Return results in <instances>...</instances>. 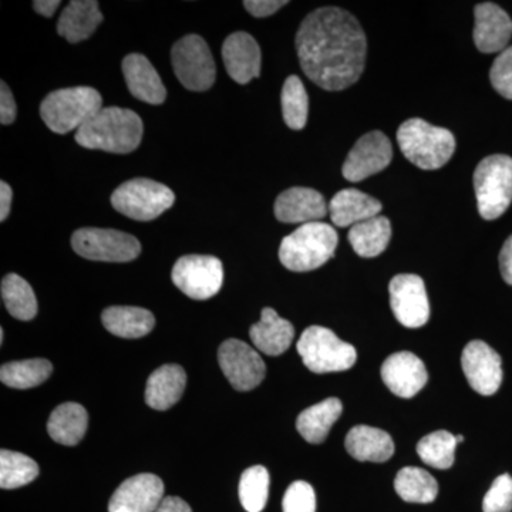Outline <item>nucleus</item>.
Here are the masks:
<instances>
[{
    "mask_svg": "<svg viewBox=\"0 0 512 512\" xmlns=\"http://www.w3.org/2000/svg\"><path fill=\"white\" fill-rule=\"evenodd\" d=\"M174 285L188 298L207 301L224 285V266L211 255H185L175 262Z\"/></svg>",
    "mask_w": 512,
    "mask_h": 512,
    "instance_id": "9b49d317",
    "label": "nucleus"
},
{
    "mask_svg": "<svg viewBox=\"0 0 512 512\" xmlns=\"http://www.w3.org/2000/svg\"><path fill=\"white\" fill-rule=\"evenodd\" d=\"M501 356L483 340L468 343L461 355V367L470 384L481 396H493L503 383Z\"/></svg>",
    "mask_w": 512,
    "mask_h": 512,
    "instance_id": "2eb2a0df",
    "label": "nucleus"
},
{
    "mask_svg": "<svg viewBox=\"0 0 512 512\" xmlns=\"http://www.w3.org/2000/svg\"><path fill=\"white\" fill-rule=\"evenodd\" d=\"M103 109L101 94L92 87L80 86L47 94L40 104V117L56 134L79 131Z\"/></svg>",
    "mask_w": 512,
    "mask_h": 512,
    "instance_id": "39448f33",
    "label": "nucleus"
},
{
    "mask_svg": "<svg viewBox=\"0 0 512 512\" xmlns=\"http://www.w3.org/2000/svg\"><path fill=\"white\" fill-rule=\"evenodd\" d=\"M39 466L33 458L16 451H0V487L15 490L35 481Z\"/></svg>",
    "mask_w": 512,
    "mask_h": 512,
    "instance_id": "72a5a7b5",
    "label": "nucleus"
},
{
    "mask_svg": "<svg viewBox=\"0 0 512 512\" xmlns=\"http://www.w3.org/2000/svg\"><path fill=\"white\" fill-rule=\"evenodd\" d=\"M175 202L174 192L167 185L134 178L121 184L111 194V205L120 214L134 221H153L170 210Z\"/></svg>",
    "mask_w": 512,
    "mask_h": 512,
    "instance_id": "6e6552de",
    "label": "nucleus"
},
{
    "mask_svg": "<svg viewBox=\"0 0 512 512\" xmlns=\"http://www.w3.org/2000/svg\"><path fill=\"white\" fill-rule=\"evenodd\" d=\"M397 143L403 156L421 170H439L456 151V138L450 130L423 119L404 121L397 130Z\"/></svg>",
    "mask_w": 512,
    "mask_h": 512,
    "instance_id": "20e7f679",
    "label": "nucleus"
},
{
    "mask_svg": "<svg viewBox=\"0 0 512 512\" xmlns=\"http://www.w3.org/2000/svg\"><path fill=\"white\" fill-rule=\"evenodd\" d=\"M53 366L46 359L18 360L0 367V380L12 389H32L45 383L52 375Z\"/></svg>",
    "mask_w": 512,
    "mask_h": 512,
    "instance_id": "2f4dec72",
    "label": "nucleus"
},
{
    "mask_svg": "<svg viewBox=\"0 0 512 512\" xmlns=\"http://www.w3.org/2000/svg\"><path fill=\"white\" fill-rule=\"evenodd\" d=\"M3 339H5V333H3V329L0 330V342L3 343Z\"/></svg>",
    "mask_w": 512,
    "mask_h": 512,
    "instance_id": "09e8293b",
    "label": "nucleus"
},
{
    "mask_svg": "<svg viewBox=\"0 0 512 512\" xmlns=\"http://www.w3.org/2000/svg\"><path fill=\"white\" fill-rule=\"evenodd\" d=\"M123 74L126 79L128 92L133 94L136 99L144 103L163 104L167 99V90L157 70L146 56L128 55L123 60Z\"/></svg>",
    "mask_w": 512,
    "mask_h": 512,
    "instance_id": "412c9836",
    "label": "nucleus"
},
{
    "mask_svg": "<svg viewBox=\"0 0 512 512\" xmlns=\"http://www.w3.org/2000/svg\"><path fill=\"white\" fill-rule=\"evenodd\" d=\"M101 322L111 335L123 339H138L156 326L153 313L136 306H111L101 313Z\"/></svg>",
    "mask_w": 512,
    "mask_h": 512,
    "instance_id": "bb28decb",
    "label": "nucleus"
},
{
    "mask_svg": "<svg viewBox=\"0 0 512 512\" xmlns=\"http://www.w3.org/2000/svg\"><path fill=\"white\" fill-rule=\"evenodd\" d=\"M13 192L8 183H0V221H5L9 217L10 207H12Z\"/></svg>",
    "mask_w": 512,
    "mask_h": 512,
    "instance_id": "c03bdc74",
    "label": "nucleus"
},
{
    "mask_svg": "<svg viewBox=\"0 0 512 512\" xmlns=\"http://www.w3.org/2000/svg\"><path fill=\"white\" fill-rule=\"evenodd\" d=\"M456 447V436L450 431L439 430L419 441L417 454L427 466L447 470L453 467Z\"/></svg>",
    "mask_w": 512,
    "mask_h": 512,
    "instance_id": "f704fd0d",
    "label": "nucleus"
},
{
    "mask_svg": "<svg viewBox=\"0 0 512 512\" xmlns=\"http://www.w3.org/2000/svg\"><path fill=\"white\" fill-rule=\"evenodd\" d=\"M380 375L387 389L403 399H412L429 380L423 360L412 352H399L387 357Z\"/></svg>",
    "mask_w": 512,
    "mask_h": 512,
    "instance_id": "f3484780",
    "label": "nucleus"
},
{
    "mask_svg": "<svg viewBox=\"0 0 512 512\" xmlns=\"http://www.w3.org/2000/svg\"><path fill=\"white\" fill-rule=\"evenodd\" d=\"M295 45L303 73L328 92L348 89L365 70V32L352 13L335 6L309 13L299 26Z\"/></svg>",
    "mask_w": 512,
    "mask_h": 512,
    "instance_id": "f257e3e1",
    "label": "nucleus"
},
{
    "mask_svg": "<svg viewBox=\"0 0 512 512\" xmlns=\"http://www.w3.org/2000/svg\"><path fill=\"white\" fill-rule=\"evenodd\" d=\"M103 22L99 3L94 0H73L64 8L57 22V33L69 43L89 39Z\"/></svg>",
    "mask_w": 512,
    "mask_h": 512,
    "instance_id": "b1692460",
    "label": "nucleus"
},
{
    "mask_svg": "<svg viewBox=\"0 0 512 512\" xmlns=\"http://www.w3.org/2000/svg\"><path fill=\"white\" fill-rule=\"evenodd\" d=\"M390 306L396 319L410 329L421 328L430 319V303L426 285L420 276H394L389 285Z\"/></svg>",
    "mask_w": 512,
    "mask_h": 512,
    "instance_id": "ddd939ff",
    "label": "nucleus"
},
{
    "mask_svg": "<svg viewBox=\"0 0 512 512\" xmlns=\"http://www.w3.org/2000/svg\"><path fill=\"white\" fill-rule=\"evenodd\" d=\"M394 490L406 503H433L439 494L436 478L419 467H404L397 473Z\"/></svg>",
    "mask_w": 512,
    "mask_h": 512,
    "instance_id": "7c9ffc66",
    "label": "nucleus"
},
{
    "mask_svg": "<svg viewBox=\"0 0 512 512\" xmlns=\"http://www.w3.org/2000/svg\"><path fill=\"white\" fill-rule=\"evenodd\" d=\"M382 210V202L356 188L339 191L329 202L330 220L340 228L355 227L377 217Z\"/></svg>",
    "mask_w": 512,
    "mask_h": 512,
    "instance_id": "4be33fe9",
    "label": "nucleus"
},
{
    "mask_svg": "<svg viewBox=\"0 0 512 512\" xmlns=\"http://www.w3.org/2000/svg\"><path fill=\"white\" fill-rule=\"evenodd\" d=\"M164 483L154 474L128 478L111 497L109 512H156L164 500Z\"/></svg>",
    "mask_w": 512,
    "mask_h": 512,
    "instance_id": "dca6fc26",
    "label": "nucleus"
},
{
    "mask_svg": "<svg viewBox=\"0 0 512 512\" xmlns=\"http://www.w3.org/2000/svg\"><path fill=\"white\" fill-rule=\"evenodd\" d=\"M349 242L353 251L362 258H376L386 251L392 238V224L389 218L377 215L350 228Z\"/></svg>",
    "mask_w": 512,
    "mask_h": 512,
    "instance_id": "c756f323",
    "label": "nucleus"
},
{
    "mask_svg": "<svg viewBox=\"0 0 512 512\" xmlns=\"http://www.w3.org/2000/svg\"><path fill=\"white\" fill-rule=\"evenodd\" d=\"M225 69L234 82L248 84L261 73V49L247 32H235L222 45Z\"/></svg>",
    "mask_w": 512,
    "mask_h": 512,
    "instance_id": "aec40b11",
    "label": "nucleus"
},
{
    "mask_svg": "<svg viewBox=\"0 0 512 512\" xmlns=\"http://www.w3.org/2000/svg\"><path fill=\"white\" fill-rule=\"evenodd\" d=\"M281 103L286 126L295 131L305 128L309 114V97L298 76H289L285 80Z\"/></svg>",
    "mask_w": 512,
    "mask_h": 512,
    "instance_id": "c9c22d12",
    "label": "nucleus"
},
{
    "mask_svg": "<svg viewBox=\"0 0 512 512\" xmlns=\"http://www.w3.org/2000/svg\"><path fill=\"white\" fill-rule=\"evenodd\" d=\"M156 512H192L190 505L180 497H165Z\"/></svg>",
    "mask_w": 512,
    "mask_h": 512,
    "instance_id": "a18cd8bd",
    "label": "nucleus"
},
{
    "mask_svg": "<svg viewBox=\"0 0 512 512\" xmlns=\"http://www.w3.org/2000/svg\"><path fill=\"white\" fill-rule=\"evenodd\" d=\"M456 440H457V444H461V443H464V436H456Z\"/></svg>",
    "mask_w": 512,
    "mask_h": 512,
    "instance_id": "de8ad7c7",
    "label": "nucleus"
},
{
    "mask_svg": "<svg viewBox=\"0 0 512 512\" xmlns=\"http://www.w3.org/2000/svg\"><path fill=\"white\" fill-rule=\"evenodd\" d=\"M478 212L487 221L500 218L512 202V158L494 154L474 171Z\"/></svg>",
    "mask_w": 512,
    "mask_h": 512,
    "instance_id": "423d86ee",
    "label": "nucleus"
},
{
    "mask_svg": "<svg viewBox=\"0 0 512 512\" xmlns=\"http://www.w3.org/2000/svg\"><path fill=\"white\" fill-rule=\"evenodd\" d=\"M490 80L495 92L500 93L504 99L512 100V46L507 47L494 60Z\"/></svg>",
    "mask_w": 512,
    "mask_h": 512,
    "instance_id": "ea45409f",
    "label": "nucleus"
},
{
    "mask_svg": "<svg viewBox=\"0 0 512 512\" xmlns=\"http://www.w3.org/2000/svg\"><path fill=\"white\" fill-rule=\"evenodd\" d=\"M2 299L13 318L26 322L37 315L35 292L22 276L9 274L3 278Z\"/></svg>",
    "mask_w": 512,
    "mask_h": 512,
    "instance_id": "473e14b6",
    "label": "nucleus"
},
{
    "mask_svg": "<svg viewBox=\"0 0 512 512\" xmlns=\"http://www.w3.org/2000/svg\"><path fill=\"white\" fill-rule=\"evenodd\" d=\"M72 248L76 254L99 262H130L141 252L140 241L117 229L83 228L74 232Z\"/></svg>",
    "mask_w": 512,
    "mask_h": 512,
    "instance_id": "9d476101",
    "label": "nucleus"
},
{
    "mask_svg": "<svg viewBox=\"0 0 512 512\" xmlns=\"http://www.w3.org/2000/svg\"><path fill=\"white\" fill-rule=\"evenodd\" d=\"M16 113H18V109H16L13 94L10 92L8 84L2 82V87H0V123L3 126L12 124L16 119Z\"/></svg>",
    "mask_w": 512,
    "mask_h": 512,
    "instance_id": "79ce46f5",
    "label": "nucleus"
},
{
    "mask_svg": "<svg viewBox=\"0 0 512 512\" xmlns=\"http://www.w3.org/2000/svg\"><path fill=\"white\" fill-rule=\"evenodd\" d=\"M171 62L175 76L191 92H205L215 83L214 57L200 36L188 35L178 40L171 50Z\"/></svg>",
    "mask_w": 512,
    "mask_h": 512,
    "instance_id": "1a4fd4ad",
    "label": "nucleus"
},
{
    "mask_svg": "<svg viewBox=\"0 0 512 512\" xmlns=\"http://www.w3.org/2000/svg\"><path fill=\"white\" fill-rule=\"evenodd\" d=\"M474 43L481 53H498L507 49L512 36V20L503 8L495 3H480L474 9Z\"/></svg>",
    "mask_w": 512,
    "mask_h": 512,
    "instance_id": "6ab92c4d",
    "label": "nucleus"
},
{
    "mask_svg": "<svg viewBox=\"0 0 512 512\" xmlns=\"http://www.w3.org/2000/svg\"><path fill=\"white\" fill-rule=\"evenodd\" d=\"M500 269L504 281L512 285V235L505 241L503 249L500 252Z\"/></svg>",
    "mask_w": 512,
    "mask_h": 512,
    "instance_id": "37998d69",
    "label": "nucleus"
},
{
    "mask_svg": "<svg viewBox=\"0 0 512 512\" xmlns=\"http://www.w3.org/2000/svg\"><path fill=\"white\" fill-rule=\"evenodd\" d=\"M218 362L222 373L238 392H249L265 379L264 360L242 340H225L218 350Z\"/></svg>",
    "mask_w": 512,
    "mask_h": 512,
    "instance_id": "f8f14e48",
    "label": "nucleus"
},
{
    "mask_svg": "<svg viewBox=\"0 0 512 512\" xmlns=\"http://www.w3.org/2000/svg\"><path fill=\"white\" fill-rule=\"evenodd\" d=\"M143 133V120L133 110L103 107L74 138L79 146L89 150L130 154L140 146Z\"/></svg>",
    "mask_w": 512,
    "mask_h": 512,
    "instance_id": "f03ea898",
    "label": "nucleus"
},
{
    "mask_svg": "<svg viewBox=\"0 0 512 512\" xmlns=\"http://www.w3.org/2000/svg\"><path fill=\"white\" fill-rule=\"evenodd\" d=\"M59 6V0H53V2L52 0H36V2H33V9L45 18H52Z\"/></svg>",
    "mask_w": 512,
    "mask_h": 512,
    "instance_id": "49530a36",
    "label": "nucleus"
},
{
    "mask_svg": "<svg viewBox=\"0 0 512 512\" xmlns=\"http://www.w3.org/2000/svg\"><path fill=\"white\" fill-rule=\"evenodd\" d=\"M187 375L180 365L158 367L148 377L146 403L154 410H168L183 397Z\"/></svg>",
    "mask_w": 512,
    "mask_h": 512,
    "instance_id": "393cba45",
    "label": "nucleus"
},
{
    "mask_svg": "<svg viewBox=\"0 0 512 512\" xmlns=\"http://www.w3.org/2000/svg\"><path fill=\"white\" fill-rule=\"evenodd\" d=\"M303 365L313 373L345 372L355 366V346L340 340L332 330L323 326H309L302 333L298 345Z\"/></svg>",
    "mask_w": 512,
    "mask_h": 512,
    "instance_id": "0eeeda50",
    "label": "nucleus"
},
{
    "mask_svg": "<svg viewBox=\"0 0 512 512\" xmlns=\"http://www.w3.org/2000/svg\"><path fill=\"white\" fill-rule=\"evenodd\" d=\"M284 512H316V494L311 484L295 481L289 485L282 501Z\"/></svg>",
    "mask_w": 512,
    "mask_h": 512,
    "instance_id": "4c0bfd02",
    "label": "nucleus"
},
{
    "mask_svg": "<svg viewBox=\"0 0 512 512\" xmlns=\"http://www.w3.org/2000/svg\"><path fill=\"white\" fill-rule=\"evenodd\" d=\"M345 446L350 456L359 461L384 463L394 454L392 437L376 427H353L346 436Z\"/></svg>",
    "mask_w": 512,
    "mask_h": 512,
    "instance_id": "a878e982",
    "label": "nucleus"
},
{
    "mask_svg": "<svg viewBox=\"0 0 512 512\" xmlns=\"http://www.w3.org/2000/svg\"><path fill=\"white\" fill-rule=\"evenodd\" d=\"M484 512H511L512 511V477L503 474L497 477L491 485L483 501Z\"/></svg>",
    "mask_w": 512,
    "mask_h": 512,
    "instance_id": "58836bf2",
    "label": "nucleus"
},
{
    "mask_svg": "<svg viewBox=\"0 0 512 512\" xmlns=\"http://www.w3.org/2000/svg\"><path fill=\"white\" fill-rule=\"evenodd\" d=\"M89 426V414L79 403H63L50 414L47 431L56 443L76 446L83 440Z\"/></svg>",
    "mask_w": 512,
    "mask_h": 512,
    "instance_id": "c85d7f7f",
    "label": "nucleus"
},
{
    "mask_svg": "<svg viewBox=\"0 0 512 512\" xmlns=\"http://www.w3.org/2000/svg\"><path fill=\"white\" fill-rule=\"evenodd\" d=\"M268 470L264 466L249 467L242 473L239 481V501L248 512L264 511L269 497Z\"/></svg>",
    "mask_w": 512,
    "mask_h": 512,
    "instance_id": "e433bc0d",
    "label": "nucleus"
},
{
    "mask_svg": "<svg viewBox=\"0 0 512 512\" xmlns=\"http://www.w3.org/2000/svg\"><path fill=\"white\" fill-rule=\"evenodd\" d=\"M342 412V402L336 397H330L303 410L296 420V429L308 443H323L328 439L330 429L342 416Z\"/></svg>",
    "mask_w": 512,
    "mask_h": 512,
    "instance_id": "cd10ccee",
    "label": "nucleus"
},
{
    "mask_svg": "<svg viewBox=\"0 0 512 512\" xmlns=\"http://www.w3.org/2000/svg\"><path fill=\"white\" fill-rule=\"evenodd\" d=\"M295 329L272 308L262 309L261 320L249 329V338L259 352L279 356L291 346Z\"/></svg>",
    "mask_w": 512,
    "mask_h": 512,
    "instance_id": "5701e85b",
    "label": "nucleus"
},
{
    "mask_svg": "<svg viewBox=\"0 0 512 512\" xmlns=\"http://www.w3.org/2000/svg\"><path fill=\"white\" fill-rule=\"evenodd\" d=\"M392 160L393 148L389 137L382 131H370L360 137L350 150L342 174L350 183H360L389 167Z\"/></svg>",
    "mask_w": 512,
    "mask_h": 512,
    "instance_id": "4468645a",
    "label": "nucleus"
},
{
    "mask_svg": "<svg viewBox=\"0 0 512 512\" xmlns=\"http://www.w3.org/2000/svg\"><path fill=\"white\" fill-rule=\"evenodd\" d=\"M286 5L288 2L285 0L284 2L281 0H247L244 2L245 9L255 18H268Z\"/></svg>",
    "mask_w": 512,
    "mask_h": 512,
    "instance_id": "a19ab883",
    "label": "nucleus"
},
{
    "mask_svg": "<svg viewBox=\"0 0 512 512\" xmlns=\"http://www.w3.org/2000/svg\"><path fill=\"white\" fill-rule=\"evenodd\" d=\"M329 214L325 197L313 188L292 187L275 201L276 220L285 224L318 222Z\"/></svg>",
    "mask_w": 512,
    "mask_h": 512,
    "instance_id": "a211bd4d",
    "label": "nucleus"
},
{
    "mask_svg": "<svg viewBox=\"0 0 512 512\" xmlns=\"http://www.w3.org/2000/svg\"><path fill=\"white\" fill-rule=\"evenodd\" d=\"M339 237L326 222H309L282 239L279 259L292 272L315 271L335 255Z\"/></svg>",
    "mask_w": 512,
    "mask_h": 512,
    "instance_id": "7ed1b4c3",
    "label": "nucleus"
}]
</instances>
